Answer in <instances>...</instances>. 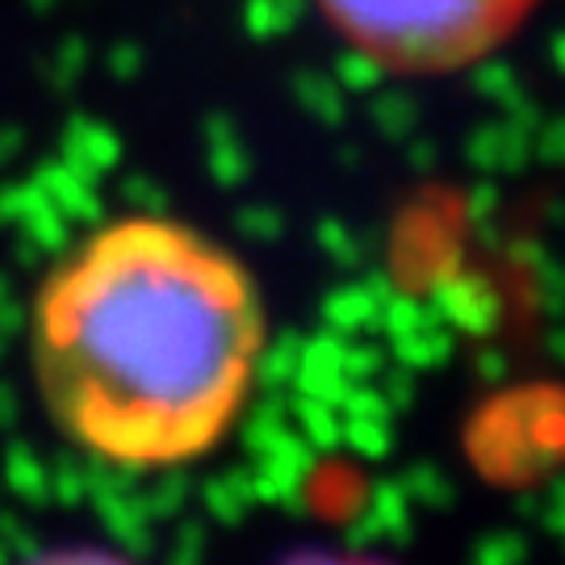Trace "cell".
<instances>
[{
	"label": "cell",
	"instance_id": "2",
	"mask_svg": "<svg viewBox=\"0 0 565 565\" xmlns=\"http://www.w3.org/2000/svg\"><path fill=\"white\" fill-rule=\"evenodd\" d=\"M536 0H323L361 51L403 67H461L494 51Z\"/></svg>",
	"mask_w": 565,
	"mask_h": 565
},
{
	"label": "cell",
	"instance_id": "1",
	"mask_svg": "<svg viewBox=\"0 0 565 565\" xmlns=\"http://www.w3.org/2000/svg\"><path fill=\"white\" fill-rule=\"evenodd\" d=\"M260 289L239 256L177 218L97 226L42 281L30 361L63 440L163 473L231 436L260 373Z\"/></svg>",
	"mask_w": 565,
	"mask_h": 565
}]
</instances>
